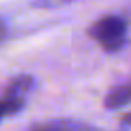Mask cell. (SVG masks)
Segmentation results:
<instances>
[{
	"mask_svg": "<svg viewBox=\"0 0 131 131\" xmlns=\"http://www.w3.org/2000/svg\"><path fill=\"white\" fill-rule=\"evenodd\" d=\"M37 4H43V6H53V4H63V2H74V0H35Z\"/></svg>",
	"mask_w": 131,
	"mask_h": 131,
	"instance_id": "obj_5",
	"label": "cell"
},
{
	"mask_svg": "<svg viewBox=\"0 0 131 131\" xmlns=\"http://www.w3.org/2000/svg\"><path fill=\"white\" fill-rule=\"evenodd\" d=\"M33 88V78L31 76H16L10 80L6 86L2 98H0V121L6 117L16 115L25 106V94Z\"/></svg>",
	"mask_w": 131,
	"mask_h": 131,
	"instance_id": "obj_2",
	"label": "cell"
},
{
	"mask_svg": "<svg viewBox=\"0 0 131 131\" xmlns=\"http://www.w3.org/2000/svg\"><path fill=\"white\" fill-rule=\"evenodd\" d=\"M131 102V84H123V86H115L106 92L104 96V108L113 111V108H119L123 104Z\"/></svg>",
	"mask_w": 131,
	"mask_h": 131,
	"instance_id": "obj_3",
	"label": "cell"
},
{
	"mask_svg": "<svg viewBox=\"0 0 131 131\" xmlns=\"http://www.w3.org/2000/svg\"><path fill=\"white\" fill-rule=\"evenodd\" d=\"M31 131H82V127L70 121H49V123L35 125Z\"/></svg>",
	"mask_w": 131,
	"mask_h": 131,
	"instance_id": "obj_4",
	"label": "cell"
},
{
	"mask_svg": "<svg viewBox=\"0 0 131 131\" xmlns=\"http://www.w3.org/2000/svg\"><path fill=\"white\" fill-rule=\"evenodd\" d=\"M88 37L100 43L104 51H119L127 39V23L115 14L100 16L88 27Z\"/></svg>",
	"mask_w": 131,
	"mask_h": 131,
	"instance_id": "obj_1",
	"label": "cell"
},
{
	"mask_svg": "<svg viewBox=\"0 0 131 131\" xmlns=\"http://www.w3.org/2000/svg\"><path fill=\"white\" fill-rule=\"evenodd\" d=\"M121 125H131V113H125L121 117Z\"/></svg>",
	"mask_w": 131,
	"mask_h": 131,
	"instance_id": "obj_7",
	"label": "cell"
},
{
	"mask_svg": "<svg viewBox=\"0 0 131 131\" xmlns=\"http://www.w3.org/2000/svg\"><path fill=\"white\" fill-rule=\"evenodd\" d=\"M6 33H8V27H6V23H4V18L0 16V41L6 37Z\"/></svg>",
	"mask_w": 131,
	"mask_h": 131,
	"instance_id": "obj_6",
	"label": "cell"
}]
</instances>
